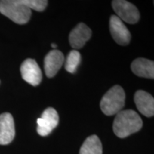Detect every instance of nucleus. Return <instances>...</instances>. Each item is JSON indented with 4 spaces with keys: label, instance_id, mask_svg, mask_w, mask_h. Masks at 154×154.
I'll use <instances>...</instances> for the list:
<instances>
[{
    "label": "nucleus",
    "instance_id": "f257e3e1",
    "mask_svg": "<svg viewBox=\"0 0 154 154\" xmlns=\"http://www.w3.org/2000/svg\"><path fill=\"white\" fill-rule=\"evenodd\" d=\"M113 124V130L119 138H124L141 129L143 121L136 111L131 110L121 111L116 114Z\"/></svg>",
    "mask_w": 154,
    "mask_h": 154
},
{
    "label": "nucleus",
    "instance_id": "f03ea898",
    "mask_svg": "<svg viewBox=\"0 0 154 154\" xmlns=\"http://www.w3.org/2000/svg\"><path fill=\"white\" fill-rule=\"evenodd\" d=\"M0 13L18 24H24L32 16V10L22 3V0H2Z\"/></svg>",
    "mask_w": 154,
    "mask_h": 154
},
{
    "label": "nucleus",
    "instance_id": "7ed1b4c3",
    "mask_svg": "<svg viewBox=\"0 0 154 154\" xmlns=\"http://www.w3.org/2000/svg\"><path fill=\"white\" fill-rule=\"evenodd\" d=\"M126 94L121 86L116 85L103 95L100 102L102 112L106 116L117 114L124 106Z\"/></svg>",
    "mask_w": 154,
    "mask_h": 154
},
{
    "label": "nucleus",
    "instance_id": "20e7f679",
    "mask_svg": "<svg viewBox=\"0 0 154 154\" xmlns=\"http://www.w3.org/2000/svg\"><path fill=\"white\" fill-rule=\"evenodd\" d=\"M114 11L121 21L134 24L138 22L140 13L136 6L125 0H114L112 2Z\"/></svg>",
    "mask_w": 154,
    "mask_h": 154
},
{
    "label": "nucleus",
    "instance_id": "39448f33",
    "mask_svg": "<svg viewBox=\"0 0 154 154\" xmlns=\"http://www.w3.org/2000/svg\"><path fill=\"white\" fill-rule=\"evenodd\" d=\"M59 120L57 111L54 108H47L43 111L41 117L36 121V131L41 136H48L57 126Z\"/></svg>",
    "mask_w": 154,
    "mask_h": 154
},
{
    "label": "nucleus",
    "instance_id": "423d86ee",
    "mask_svg": "<svg viewBox=\"0 0 154 154\" xmlns=\"http://www.w3.org/2000/svg\"><path fill=\"white\" fill-rule=\"evenodd\" d=\"M109 28L111 36L117 44L121 46L129 44L131 38L129 30L116 15H112L110 17Z\"/></svg>",
    "mask_w": 154,
    "mask_h": 154
},
{
    "label": "nucleus",
    "instance_id": "0eeeda50",
    "mask_svg": "<svg viewBox=\"0 0 154 154\" xmlns=\"http://www.w3.org/2000/svg\"><path fill=\"white\" fill-rule=\"evenodd\" d=\"M20 72L23 79L31 85L38 86L41 83L42 71L34 59H26L21 65Z\"/></svg>",
    "mask_w": 154,
    "mask_h": 154
},
{
    "label": "nucleus",
    "instance_id": "6e6552de",
    "mask_svg": "<svg viewBox=\"0 0 154 154\" xmlns=\"http://www.w3.org/2000/svg\"><path fill=\"white\" fill-rule=\"evenodd\" d=\"M15 127L13 116L9 113L0 115V145H7L14 138Z\"/></svg>",
    "mask_w": 154,
    "mask_h": 154
},
{
    "label": "nucleus",
    "instance_id": "1a4fd4ad",
    "mask_svg": "<svg viewBox=\"0 0 154 154\" xmlns=\"http://www.w3.org/2000/svg\"><path fill=\"white\" fill-rule=\"evenodd\" d=\"M64 62V56L57 49L50 51L44 58V71L49 78H52L57 74Z\"/></svg>",
    "mask_w": 154,
    "mask_h": 154
},
{
    "label": "nucleus",
    "instance_id": "9d476101",
    "mask_svg": "<svg viewBox=\"0 0 154 154\" xmlns=\"http://www.w3.org/2000/svg\"><path fill=\"white\" fill-rule=\"evenodd\" d=\"M92 32L84 23L76 25L69 34V43L74 49H81L90 39Z\"/></svg>",
    "mask_w": 154,
    "mask_h": 154
},
{
    "label": "nucleus",
    "instance_id": "9b49d317",
    "mask_svg": "<svg viewBox=\"0 0 154 154\" xmlns=\"http://www.w3.org/2000/svg\"><path fill=\"white\" fill-rule=\"evenodd\" d=\"M134 102L138 110L146 117L154 115V99L151 94L143 90H138L134 95Z\"/></svg>",
    "mask_w": 154,
    "mask_h": 154
},
{
    "label": "nucleus",
    "instance_id": "f8f14e48",
    "mask_svg": "<svg viewBox=\"0 0 154 154\" xmlns=\"http://www.w3.org/2000/svg\"><path fill=\"white\" fill-rule=\"evenodd\" d=\"M134 74L139 77L152 79L154 78V62L144 58L135 59L131 66Z\"/></svg>",
    "mask_w": 154,
    "mask_h": 154
},
{
    "label": "nucleus",
    "instance_id": "ddd939ff",
    "mask_svg": "<svg viewBox=\"0 0 154 154\" xmlns=\"http://www.w3.org/2000/svg\"><path fill=\"white\" fill-rule=\"evenodd\" d=\"M103 148L99 138L91 135L85 140L81 147L79 154H102Z\"/></svg>",
    "mask_w": 154,
    "mask_h": 154
},
{
    "label": "nucleus",
    "instance_id": "4468645a",
    "mask_svg": "<svg viewBox=\"0 0 154 154\" xmlns=\"http://www.w3.org/2000/svg\"><path fill=\"white\" fill-rule=\"evenodd\" d=\"M81 62V54L77 50H72L67 56L65 63V69L69 73L76 72L77 67Z\"/></svg>",
    "mask_w": 154,
    "mask_h": 154
},
{
    "label": "nucleus",
    "instance_id": "2eb2a0df",
    "mask_svg": "<svg viewBox=\"0 0 154 154\" xmlns=\"http://www.w3.org/2000/svg\"><path fill=\"white\" fill-rule=\"evenodd\" d=\"M22 3L29 9L37 11H42L46 9L48 5L47 0H22Z\"/></svg>",
    "mask_w": 154,
    "mask_h": 154
},
{
    "label": "nucleus",
    "instance_id": "dca6fc26",
    "mask_svg": "<svg viewBox=\"0 0 154 154\" xmlns=\"http://www.w3.org/2000/svg\"><path fill=\"white\" fill-rule=\"evenodd\" d=\"M51 47L53 48V49H56V48L57 47V44H54V43L51 44Z\"/></svg>",
    "mask_w": 154,
    "mask_h": 154
}]
</instances>
